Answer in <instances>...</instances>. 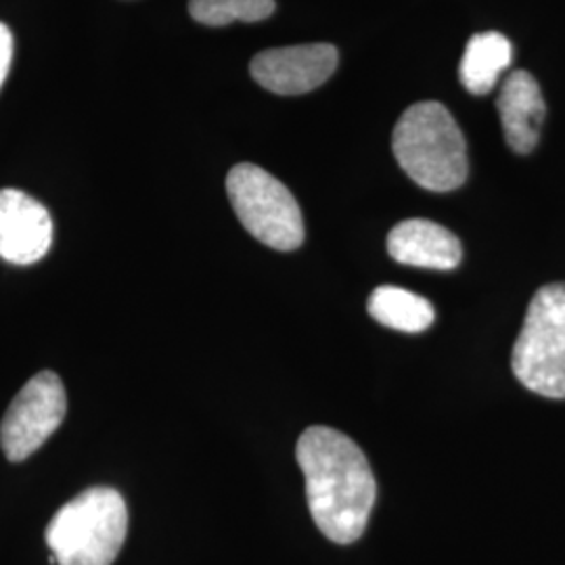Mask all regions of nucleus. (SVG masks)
Returning a JSON list of instances; mask_svg holds the SVG:
<instances>
[{
  "label": "nucleus",
  "instance_id": "5",
  "mask_svg": "<svg viewBox=\"0 0 565 565\" xmlns=\"http://www.w3.org/2000/svg\"><path fill=\"white\" fill-rule=\"evenodd\" d=\"M226 193L252 237L279 252H294L302 245L300 205L291 191L260 166H235L226 177Z\"/></svg>",
  "mask_w": 565,
  "mask_h": 565
},
{
  "label": "nucleus",
  "instance_id": "9",
  "mask_svg": "<svg viewBox=\"0 0 565 565\" xmlns=\"http://www.w3.org/2000/svg\"><path fill=\"white\" fill-rule=\"evenodd\" d=\"M497 107L507 145L515 153H532L541 139V126L546 114L545 99L536 78L524 70L509 74L501 86Z\"/></svg>",
  "mask_w": 565,
  "mask_h": 565
},
{
  "label": "nucleus",
  "instance_id": "13",
  "mask_svg": "<svg viewBox=\"0 0 565 565\" xmlns=\"http://www.w3.org/2000/svg\"><path fill=\"white\" fill-rule=\"evenodd\" d=\"M189 13L210 28H223L233 21L254 23L275 13V0H189Z\"/></svg>",
  "mask_w": 565,
  "mask_h": 565
},
{
  "label": "nucleus",
  "instance_id": "1",
  "mask_svg": "<svg viewBox=\"0 0 565 565\" xmlns=\"http://www.w3.org/2000/svg\"><path fill=\"white\" fill-rule=\"evenodd\" d=\"M296 457L317 527L338 545L359 541L377 494L363 450L342 431L312 425L300 436Z\"/></svg>",
  "mask_w": 565,
  "mask_h": 565
},
{
  "label": "nucleus",
  "instance_id": "7",
  "mask_svg": "<svg viewBox=\"0 0 565 565\" xmlns=\"http://www.w3.org/2000/svg\"><path fill=\"white\" fill-rule=\"evenodd\" d=\"M338 60L333 44L279 46L258 53L249 63V72L266 90L294 97L323 86L333 76Z\"/></svg>",
  "mask_w": 565,
  "mask_h": 565
},
{
  "label": "nucleus",
  "instance_id": "6",
  "mask_svg": "<svg viewBox=\"0 0 565 565\" xmlns=\"http://www.w3.org/2000/svg\"><path fill=\"white\" fill-rule=\"evenodd\" d=\"M67 394L57 373L41 371L11 401L0 425V445L11 463L32 457L63 424Z\"/></svg>",
  "mask_w": 565,
  "mask_h": 565
},
{
  "label": "nucleus",
  "instance_id": "8",
  "mask_svg": "<svg viewBox=\"0 0 565 565\" xmlns=\"http://www.w3.org/2000/svg\"><path fill=\"white\" fill-rule=\"evenodd\" d=\"M53 245L49 210L18 189L0 191V258L18 266L42 260Z\"/></svg>",
  "mask_w": 565,
  "mask_h": 565
},
{
  "label": "nucleus",
  "instance_id": "3",
  "mask_svg": "<svg viewBox=\"0 0 565 565\" xmlns=\"http://www.w3.org/2000/svg\"><path fill=\"white\" fill-rule=\"evenodd\" d=\"M128 532V509L107 486L84 490L61 507L46 527V545L57 565H111Z\"/></svg>",
  "mask_w": 565,
  "mask_h": 565
},
{
  "label": "nucleus",
  "instance_id": "12",
  "mask_svg": "<svg viewBox=\"0 0 565 565\" xmlns=\"http://www.w3.org/2000/svg\"><path fill=\"white\" fill-rule=\"evenodd\" d=\"M366 308L377 323L404 333H422L436 319L434 306L425 298L394 285L377 287Z\"/></svg>",
  "mask_w": 565,
  "mask_h": 565
},
{
  "label": "nucleus",
  "instance_id": "14",
  "mask_svg": "<svg viewBox=\"0 0 565 565\" xmlns=\"http://www.w3.org/2000/svg\"><path fill=\"white\" fill-rule=\"evenodd\" d=\"M11 61H13V34L0 21V88H2V84H4L7 76H9Z\"/></svg>",
  "mask_w": 565,
  "mask_h": 565
},
{
  "label": "nucleus",
  "instance_id": "10",
  "mask_svg": "<svg viewBox=\"0 0 565 565\" xmlns=\"http://www.w3.org/2000/svg\"><path fill=\"white\" fill-rule=\"evenodd\" d=\"M387 254L396 263L429 270H452L463 258V247L445 226L411 218L396 224L387 235Z\"/></svg>",
  "mask_w": 565,
  "mask_h": 565
},
{
  "label": "nucleus",
  "instance_id": "4",
  "mask_svg": "<svg viewBox=\"0 0 565 565\" xmlns=\"http://www.w3.org/2000/svg\"><path fill=\"white\" fill-rule=\"evenodd\" d=\"M511 366L530 392L565 398V282L541 287L525 312Z\"/></svg>",
  "mask_w": 565,
  "mask_h": 565
},
{
  "label": "nucleus",
  "instance_id": "2",
  "mask_svg": "<svg viewBox=\"0 0 565 565\" xmlns=\"http://www.w3.org/2000/svg\"><path fill=\"white\" fill-rule=\"evenodd\" d=\"M392 149L408 179L427 191L446 193L467 181V142L443 103L408 107L394 128Z\"/></svg>",
  "mask_w": 565,
  "mask_h": 565
},
{
  "label": "nucleus",
  "instance_id": "11",
  "mask_svg": "<svg viewBox=\"0 0 565 565\" xmlns=\"http://www.w3.org/2000/svg\"><path fill=\"white\" fill-rule=\"evenodd\" d=\"M511 57L513 49L503 34L482 32L471 36L459 67L461 84L471 95L484 97L494 90L501 74L509 67Z\"/></svg>",
  "mask_w": 565,
  "mask_h": 565
}]
</instances>
